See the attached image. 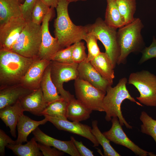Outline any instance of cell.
Masks as SVG:
<instances>
[{"label": "cell", "mask_w": 156, "mask_h": 156, "mask_svg": "<svg viewBox=\"0 0 156 156\" xmlns=\"http://www.w3.org/2000/svg\"><path fill=\"white\" fill-rule=\"evenodd\" d=\"M26 22L21 16L12 18L0 26V50H12Z\"/></svg>", "instance_id": "7c38bea8"}, {"label": "cell", "mask_w": 156, "mask_h": 156, "mask_svg": "<svg viewBox=\"0 0 156 156\" xmlns=\"http://www.w3.org/2000/svg\"><path fill=\"white\" fill-rule=\"evenodd\" d=\"M54 9L50 8L42 23V41L38 56L40 59L50 61L58 51L63 49L57 39L51 35L49 30V23L54 16Z\"/></svg>", "instance_id": "30bf717a"}, {"label": "cell", "mask_w": 156, "mask_h": 156, "mask_svg": "<svg viewBox=\"0 0 156 156\" xmlns=\"http://www.w3.org/2000/svg\"><path fill=\"white\" fill-rule=\"evenodd\" d=\"M41 41V25L28 21L11 51L26 57L37 58Z\"/></svg>", "instance_id": "5b68a950"}, {"label": "cell", "mask_w": 156, "mask_h": 156, "mask_svg": "<svg viewBox=\"0 0 156 156\" xmlns=\"http://www.w3.org/2000/svg\"><path fill=\"white\" fill-rule=\"evenodd\" d=\"M140 119L142 123L141 125V132L151 136L156 143V120L144 111L141 112Z\"/></svg>", "instance_id": "f546056e"}, {"label": "cell", "mask_w": 156, "mask_h": 156, "mask_svg": "<svg viewBox=\"0 0 156 156\" xmlns=\"http://www.w3.org/2000/svg\"><path fill=\"white\" fill-rule=\"evenodd\" d=\"M50 62L47 60L37 58L29 67L19 83L32 90L40 88L44 73Z\"/></svg>", "instance_id": "5bb4252c"}, {"label": "cell", "mask_w": 156, "mask_h": 156, "mask_svg": "<svg viewBox=\"0 0 156 156\" xmlns=\"http://www.w3.org/2000/svg\"><path fill=\"white\" fill-rule=\"evenodd\" d=\"M16 144L15 141L12 140L2 130L0 129V155H5V148L9 144Z\"/></svg>", "instance_id": "74e56055"}, {"label": "cell", "mask_w": 156, "mask_h": 156, "mask_svg": "<svg viewBox=\"0 0 156 156\" xmlns=\"http://www.w3.org/2000/svg\"><path fill=\"white\" fill-rule=\"evenodd\" d=\"M74 85L77 99L92 111L104 112L103 101L106 92L78 78Z\"/></svg>", "instance_id": "9c48e42d"}, {"label": "cell", "mask_w": 156, "mask_h": 156, "mask_svg": "<svg viewBox=\"0 0 156 156\" xmlns=\"http://www.w3.org/2000/svg\"><path fill=\"white\" fill-rule=\"evenodd\" d=\"M72 58L74 63L79 64L85 61L87 57L86 53V47L83 42H77L73 44Z\"/></svg>", "instance_id": "d6a6232c"}, {"label": "cell", "mask_w": 156, "mask_h": 156, "mask_svg": "<svg viewBox=\"0 0 156 156\" xmlns=\"http://www.w3.org/2000/svg\"><path fill=\"white\" fill-rule=\"evenodd\" d=\"M38 145L40 151L44 156H61L63 155L64 152L56 148L38 143Z\"/></svg>", "instance_id": "8d00e7d4"}, {"label": "cell", "mask_w": 156, "mask_h": 156, "mask_svg": "<svg viewBox=\"0 0 156 156\" xmlns=\"http://www.w3.org/2000/svg\"><path fill=\"white\" fill-rule=\"evenodd\" d=\"M20 0H0V26L10 19L22 16Z\"/></svg>", "instance_id": "cb8c5ba5"}, {"label": "cell", "mask_w": 156, "mask_h": 156, "mask_svg": "<svg viewBox=\"0 0 156 156\" xmlns=\"http://www.w3.org/2000/svg\"><path fill=\"white\" fill-rule=\"evenodd\" d=\"M48 121L51 122L57 128L79 135L88 139L93 144V146H98L99 144L92 132L91 127L80 122H70L47 115L44 116Z\"/></svg>", "instance_id": "4fadbf2b"}, {"label": "cell", "mask_w": 156, "mask_h": 156, "mask_svg": "<svg viewBox=\"0 0 156 156\" xmlns=\"http://www.w3.org/2000/svg\"><path fill=\"white\" fill-rule=\"evenodd\" d=\"M92 110L77 99H73L68 102L66 116L72 121L80 122L90 118Z\"/></svg>", "instance_id": "7402d4cb"}, {"label": "cell", "mask_w": 156, "mask_h": 156, "mask_svg": "<svg viewBox=\"0 0 156 156\" xmlns=\"http://www.w3.org/2000/svg\"><path fill=\"white\" fill-rule=\"evenodd\" d=\"M111 120L112 123L111 128L108 131L103 133L110 141L125 146L132 151L136 155L156 156L153 153L142 149L131 140L123 131L117 117L112 118Z\"/></svg>", "instance_id": "8fae6325"}, {"label": "cell", "mask_w": 156, "mask_h": 156, "mask_svg": "<svg viewBox=\"0 0 156 156\" xmlns=\"http://www.w3.org/2000/svg\"><path fill=\"white\" fill-rule=\"evenodd\" d=\"M68 102L63 99L56 100L48 104L42 113L44 115L56 118L67 119L66 110Z\"/></svg>", "instance_id": "f1b7e54d"}, {"label": "cell", "mask_w": 156, "mask_h": 156, "mask_svg": "<svg viewBox=\"0 0 156 156\" xmlns=\"http://www.w3.org/2000/svg\"><path fill=\"white\" fill-rule=\"evenodd\" d=\"M119 12L125 25L130 23L134 19L136 10L135 0H115Z\"/></svg>", "instance_id": "4316f807"}, {"label": "cell", "mask_w": 156, "mask_h": 156, "mask_svg": "<svg viewBox=\"0 0 156 156\" xmlns=\"http://www.w3.org/2000/svg\"><path fill=\"white\" fill-rule=\"evenodd\" d=\"M38 58H27L12 51L0 50V88L19 83Z\"/></svg>", "instance_id": "7a4b0ae2"}, {"label": "cell", "mask_w": 156, "mask_h": 156, "mask_svg": "<svg viewBox=\"0 0 156 156\" xmlns=\"http://www.w3.org/2000/svg\"><path fill=\"white\" fill-rule=\"evenodd\" d=\"M90 62L102 77L112 85L115 77L114 68L107 54L101 52Z\"/></svg>", "instance_id": "44dd1931"}, {"label": "cell", "mask_w": 156, "mask_h": 156, "mask_svg": "<svg viewBox=\"0 0 156 156\" xmlns=\"http://www.w3.org/2000/svg\"><path fill=\"white\" fill-rule=\"evenodd\" d=\"M37 0H25L23 3L21 4L22 16L27 22L31 21L32 12Z\"/></svg>", "instance_id": "d590c367"}, {"label": "cell", "mask_w": 156, "mask_h": 156, "mask_svg": "<svg viewBox=\"0 0 156 156\" xmlns=\"http://www.w3.org/2000/svg\"><path fill=\"white\" fill-rule=\"evenodd\" d=\"M92 125V132L99 144L102 146L103 150L104 156H121L112 146L110 143V141L101 131L98 126L97 121L93 120Z\"/></svg>", "instance_id": "83f0119b"}, {"label": "cell", "mask_w": 156, "mask_h": 156, "mask_svg": "<svg viewBox=\"0 0 156 156\" xmlns=\"http://www.w3.org/2000/svg\"><path fill=\"white\" fill-rule=\"evenodd\" d=\"M73 47V44L59 50L56 53L52 60L65 63H73L72 53Z\"/></svg>", "instance_id": "836d02e7"}, {"label": "cell", "mask_w": 156, "mask_h": 156, "mask_svg": "<svg viewBox=\"0 0 156 156\" xmlns=\"http://www.w3.org/2000/svg\"><path fill=\"white\" fill-rule=\"evenodd\" d=\"M19 102L24 112H28L37 116H42L48 105L40 87L22 98Z\"/></svg>", "instance_id": "ac0fdd59"}, {"label": "cell", "mask_w": 156, "mask_h": 156, "mask_svg": "<svg viewBox=\"0 0 156 156\" xmlns=\"http://www.w3.org/2000/svg\"><path fill=\"white\" fill-rule=\"evenodd\" d=\"M34 90L20 83L0 88V109L13 105Z\"/></svg>", "instance_id": "e0dca14e"}, {"label": "cell", "mask_w": 156, "mask_h": 156, "mask_svg": "<svg viewBox=\"0 0 156 156\" xmlns=\"http://www.w3.org/2000/svg\"><path fill=\"white\" fill-rule=\"evenodd\" d=\"M48 121L46 118L40 121H36L22 114L19 117L17 125L18 135L16 144L27 142L29 135L40 125H44Z\"/></svg>", "instance_id": "ffe728a7"}, {"label": "cell", "mask_w": 156, "mask_h": 156, "mask_svg": "<svg viewBox=\"0 0 156 156\" xmlns=\"http://www.w3.org/2000/svg\"><path fill=\"white\" fill-rule=\"evenodd\" d=\"M70 3L71 2H76L79 1H85L86 0H67Z\"/></svg>", "instance_id": "60d3db41"}, {"label": "cell", "mask_w": 156, "mask_h": 156, "mask_svg": "<svg viewBox=\"0 0 156 156\" xmlns=\"http://www.w3.org/2000/svg\"><path fill=\"white\" fill-rule=\"evenodd\" d=\"M32 133L38 143L55 147L71 156H80L71 139L67 141L57 140L47 135L38 127Z\"/></svg>", "instance_id": "2e32d148"}, {"label": "cell", "mask_w": 156, "mask_h": 156, "mask_svg": "<svg viewBox=\"0 0 156 156\" xmlns=\"http://www.w3.org/2000/svg\"><path fill=\"white\" fill-rule=\"evenodd\" d=\"M78 64L74 62L65 63L53 60L51 61L50 64L51 80L59 94L68 102L75 97L73 95L64 89L63 83L78 78Z\"/></svg>", "instance_id": "ba28073f"}, {"label": "cell", "mask_w": 156, "mask_h": 156, "mask_svg": "<svg viewBox=\"0 0 156 156\" xmlns=\"http://www.w3.org/2000/svg\"><path fill=\"white\" fill-rule=\"evenodd\" d=\"M141 53L142 55L139 62L140 64L152 58H156V39L154 37L151 44L148 47H145Z\"/></svg>", "instance_id": "e575fe53"}, {"label": "cell", "mask_w": 156, "mask_h": 156, "mask_svg": "<svg viewBox=\"0 0 156 156\" xmlns=\"http://www.w3.org/2000/svg\"><path fill=\"white\" fill-rule=\"evenodd\" d=\"M107 6L104 21L108 25L116 29L125 25L115 0H107Z\"/></svg>", "instance_id": "484cf974"}, {"label": "cell", "mask_w": 156, "mask_h": 156, "mask_svg": "<svg viewBox=\"0 0 156 156\" xmlns=\"http://www.w3.org/2000/svg\"><path fill=\"white\" fill-rule=\"evenodd\" d=\"M143 27L141 20L135 18L132 22L119 28L117 38L120 53L117 64H125L130 53L141 52L145 47L141 34Z\"/></svg>", "instance_id": "277c9868"}, {"label": "cell", "mask_w": 156, "mask_h": 156, "mask_svg": "<svg viewBox=\"0 0 156 156\" xmlns=\"http://www.w3.org/2000/svg\"><path fill=\"white\" fill-rule=\"evenodd\" d=\"M98 39L96 36L88 32L84 40L86 42L88 49V54L86 60L90 62L101 52L97 43Z\"/></svg>", "instance_id": "1f68e13d"}, {"label": "cell", "mask_w": 156, "mask_h": 156, "mask_svg": "<svg viewBox=\"0 0 156 156\" xmlns=\"http://www.w3.org/2000/svg\"><path fill=\"white\" fill-rule=\"evenodd\" d=\"M70 139L73 142L80 156H94L93 152L86 147L81 141L77 140L72 136H70Z\"/></svg>", "instance_id": "f35d334b"}, {"label": "cell", "mask_w": 156, "mask_h": 156, "mask_svg": "<svg viewBox=\"0 0 156 156\" xmlns=\"http://www.w3.org/2000/svg\"><path fill=\"white\" fill-rule=\"evenodd\" d=\"M140 94L136 99L146 106L156 107V76L148 71L143 70L132 73L128 80Z\"/></svg>", "instance_id": "52a82bcc"}, {"label": "cell", "mask_w": 156, "mask_h": 156, "mask_svg": "<svg viewBox=\"0 0 156 156\" xmlns=\"http://www.w3.org/2000/svg\"><path fill=\"white\" fill-rule=\"evenodd\" d=\"M50 8L41 0H37L32 12L31 21L36 24L41 25Z\"/></svg>", "instance_id": "4dcf8cb0"}, {"label": "cell", "mask_w": 156, "mask_h": 156, "mask_svg": "<svg viewBox=\"0 0 156 156\" xmlns=\"http://www.w3.org/2000/svg\"><path fill=\"white\" fill-rule=\"evenodd\" d=\"M67 0H59L56 8L57 16L54 21V33L62 48L84 40L88 32V26L77 25L70 17Z\"/></svg>", "instance_id": "6da1fadb"}, {"label": "cell", "mask_w": 156, "mask_h": 156, "mask_svg": "<svg viewBox=\"0 0 156 156\" xmlns=\"http://www.w3.org/2000/svg\"><path fill=\"white\" fill-rule=\"evenodd\" d=\"M87 26L88 32L95 36L103 44L105 53L111 60L114 68L120 53L117 29L108 25L100 18L93 24Z\"/></svg>", "instance_id": "8992f818"}, {"label": "cell", "mask_w": 156, "mask_h": 156, "mask_svg": "<svg viewBox=\"0 0 156 156\" xmlns=\"http://www.w3.org/2000/svg\"><path fill=\"white\" fill-rule=\"evenodd\" d=\"M45 5L53 8L57 7L59 0H40Z\"/></svg>", "instance_id": "ab89813d"}, {"label": "cell", "mask_w": 156, "mask_h": 156, "mask_svg": "<svg viewBox=\"0 0 156 156\" xmlns=\"http://www.w3.org/2000/svg\"><path fill=\"white\" fill-rule=\"evenodd\" d=\"M34 138L25 144H9L6 146L18 156H42L38 143Z\"/></svg>", "instance_id": "d4e9b609"}, {"label": "cell", "mask_w": 156, "mask_h": 156, "mask_svg": "<svg viewBox=\"0 0 156 156\" xmlns=\"http://www.w3.org/2000/svg\"><path fill=\"white\" fill-rule=\"evenodd\" d=\"M127 82V78L123 77L115 86L112 87L110 85L108 87L103 100V107L106 113V120L109 121L112 118L117 117L122 126L125 125L127 128L132 129V127L127 123L122 115L121 105L124 100L127 99L141 106L143 105L129 94L126 87Z\"/></svg>", "instance_id": "3957f363"}, {"label": "cell", "mask_w": 156, "mask_h": 156, "mask_svg": "<svg viewBox=\"0 0 156 156\" xmlns=\"http://www.w3.org/2000/svg\"><path fill=\"white\" fill-rule=\"evenodd\" d=\"M20 3L21 4L23 3L24 2L25 0H20Z\"/></svg>", "instance_id": "b9f144b4"}, {"label": "cell", "mask_w": 156, "mask_h": 156, "mask_svg": "<svg viewBox=\"0 0 156 156\" xmlns=\"http://www.w3.org/2000/svg\"><path fill=\"white\" fill-rule=\"evenodd\" d=\"M78 71V78L105 92L108 87L112 85L102 77L90 62L85 61L79 64Z\"/></svg>", "instance_id": "9a60e30c"}, {"label": "cell", "mask_w": 156, "mask_h": 156, "mask_svg": "<svg viewBox=\"0 0 156 156\" xmlns=\"http://www.w3.org/2000/svg\"><path fill=\"white\" fill-rule=\"evenodd\" d=\"M24 111L20 102L0 109V118L7 127L10 129L12 135L16 138V128L20 116Z\"/></svg>", "instance_id": "d6986e66"}, {"label": "cell", "mask_w": 156, "mask_h": 156, "mask_svg": "<svg viewBox=\"0 0 156 156\" xmlns=\"http://www.w3.org/2000/svg\"><path fill=\"white\" fill-rule=\"evenodd\" d=\"M50 70L49 64L44 71L40 84L44 97L48 104L63 99L58 93L51 80Z\"/></svg>", "instance_id": "603a6c76"}]
</instances>
